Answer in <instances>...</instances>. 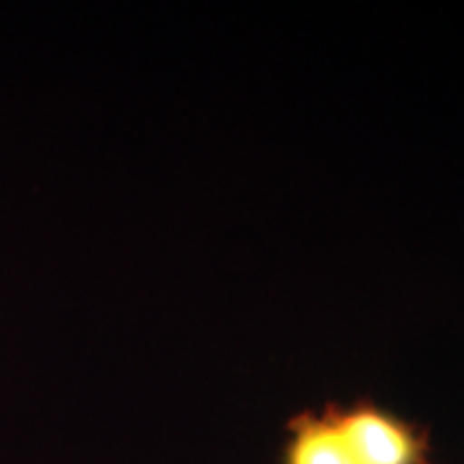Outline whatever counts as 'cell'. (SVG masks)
I'll use <instances>...</instances> for the list:
<instances>
[{"label":"cell","mask_w":464,"mask_h":464,"mask_svg":"<svg viewBox=\"0 0 464 464\" xmlns=\"http://www.w3.org/2000/svg\"><path fill=\"white\" fill-rule=\"evenodd\" d=\"M426 428L359 400L304 411L288 421L282 464H430Z\"/></svg>","instance_id":"obj_1"}]
</instances>
